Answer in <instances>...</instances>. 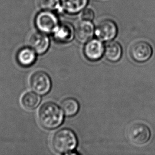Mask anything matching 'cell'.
<instances>
[{"instance_id": "6da1fadb", "label": "cell", "mask_w": 155, "mask_h": 155, "mask_svg": "<svg viewBox=\"0 0 155 155\" xmlns=\"http://www.w3.org/2000/svg\"><path fill=\"white\" fill-rule=\"evenodd\" d=\"M39 122L43 128L48 130L59 127L64 121V112L58 105L47 102L41 105L38 111Z\"/></svg>"}, {"instance_id": "7a4b0ae2", "label": "cell", "mask_w": 155, "mask_h": 155, "mask_svg": "<svg viewBox=\"0 0 155 155\" xmlns=\"http://www.w3.org/2000/svg\"><path fill=\"white\" fill-rule=\"evenodd\" d=\"M52 148L61 154H66L73 151L78 144V140L73 131L63 128L57 131L52 136L51 140Z\"/></svg>"}, {"instance_id": "3957f363", "label": "cell", "mask_w": 155, "mask_h": 155, "mask_svg": "<svg viewBox=\"0 0 155 155\" xmlns=\"http://www.w3.org/2000/svg\"><path fill=\"white\" fill-rule=\"evenodd\" d=\"M30 86L34 92L44 95L51 91L52 83L48 74L43 71H37L30 78Z\"/></svg>"}, {"instance_id": "277c9868", "label": "cell", "mask_w": 155, "mask_h": 155, "mask_svg": "<svg viewBox=\"0 0 155 155\" xmlns=\"http://www.w3.org/2000/svg\"><path fill=\"white\" fill-rule=\"evenodd\" d=\"M127 137L131 143L136 145H143L150 140L151 131L146 124L137 122L128 128Z\"/></svg>"}, {"instance_id": "5b68a950", "label": "cell", "mask_w": 155, "mask_h": 155, "mask_svg": "<svg viewBox=\"0 0 155 155\" xmlns=\"http://www.w3.org/2000/svg\"><path fill=\"white\" fill-rule=\"evenodd\" d=\"M129 54L134 61L143 63L151 58L153 54V49L149 43L141 40L135 42L130 47Z\"/></svg>"}, {"instance_id": "8992f818", "label": "cell", "mask_w": 155, "mask_h": 155, "mask_svg": "<svg viewBox=\"0 0 155 155\" xmlns=\"http://www.w3.org/2000/svg\"><path fill=\"white\" fill-rule=\"evenodd\" d=\"M35 23L38 29L43 33L54 32L59 25L56 15L46 10L37 15Z\"/></svg>"}, {"instance_id": "52a82bcc", "label": "cell", "mask_w": 155, "mask_h": 155, "mask_svg": "<svg viewBox=\"0 0 155 155\" xmlns=\"http://www.w3.org/2000/svg\"><path fill=\"white\" fill-rule=\"evenodd\" d=\"M95 35L102 41H111L115 38L117 33V28L115 22L109 19L100 21L95 28Z\"/></svg>"}, {"instance_id": "ba28073f", "label": "cell", "mask_w": 155, "mask_h": 155, "mask_svg": "<svg viewBox=\"0 0 155 155\" xmlns=\"http://www.w3.org/2000/svg\"><path fill=\"white\" fill-rule=\"evenodd\" d=\"M28 44L30 48L37 54H42L48 51L50 41L45 34L36 32L30 36Z\"/></svg>"}, {"instance_id": "9c48e42d", "label": "cell", "mask_w": 155, "mask_h": 155, "mask_svg": "<svg viewBox=\"0 0 155 155\" xmlns=\"http://www.w3.org/2000/svg\"><path fill=\"white\" fill-rule=\"evenodd\" d=\"M104 47L101 41L93 39L87 42L84 47V54L86 58L92 61L100 60L103 56Z\"/></svg>"}, {"instance_id": "30bf717a", "label": "cell", "mask_w": 155, "mask_h": 155, "mask_svg": "<svg viewBox=\"0 0 155 155\" xmlns=\"http://www.w3.org/2000/svg\"><path fill=\"white\" fill-rule=\"evenodd\" d=\"M94 28L90 21L84 20L78 23L76 28L75 35L79 42L85 43L92 38Z\"/></svg>"}, {"instance_id": "8fae6325", "label": "cell", "mask_w": 155, "mask_h": 155, "mask_svg": "<svg viewBox=\"0 0 155 155\" xmlns=\"http://www.w3.org/2000/svg\"><path fill=\"white\" fill-rule=\"evenodd\" d=\"M53 33L54 39L57 41L67 43L73 40L74 36V30L71 24L63 23L58 25Z\"/></svg>"}, {"instance_id": "7c38bea8", "label": "cell", "mask_w": 155, "mask_h": 155, "mask_svg": "<svg viewBox=\"0 0 155 155\" xmlns=\"http://www.w3.org/2000/svg\"><path fill=\"white\" fill-rule=\"evenodd\" d=\"M104 54L107 61L112 63L117 62L122 56L121 46L116 41L107 42L104 47Z\"/></svg>"}, {"instance_id": "4fadbf2b", "label": "cell", "mask_w": 155, "mask_h": 155, "mask_svg": "<svg viewBox=\"0 0 155 155\" xmlns=\"http://www.w3.org/2000/svg\"><path fill=\"white\" fill-rule=\"evenodd\" d=\"M17 57L20 65L23 67H29L36 61V52L31 48L25 47L18 51Z\"/></svg>"}, {"instance_id": "5bb4252c", "label": "cell", "mask_w": 155, "mask_h": 155, "mask_svg": "<svg viewBox=\"0 0 155 155\" xmlns=\"http://www.w3.org/2000/svg\"><path fill=\"white\" fill-rule=\"evenodd\" d=\"M41 102L39 95L33 92L25 93L21 97L22 107L27 110H32L38 107Z\"/></svg>"}, {"instance_id": "9a60e30c", "label": "cell", "mask_w": 155, "mask_h": 155, "mask_svg": "<svg viewBox=\"0 0 155 155\" xmlns=\"http://www.w3.org/2000/svg\"><path fill=\"white\" fill-rule=\"evenodd\" d=\"M61 5L65 11L75 14L82 11L87 4L88 0H61Z\"/></svg>"}, {"instance_id": "2e32d148", "label": "cell", "mask_w": 155, "mask_h": 155, "mask_svg": "<svg viewBox=\"0 0 155 155\" xmlns=\"http://www.w3.org/2000/svg\"><path fill=\"white\" fill-rule=\"evenodd\" d=\"M61 109L67 117H73L75 115L80 109V104L76 99L68 97L63 100L61 104Z\"/></svg>"}, {"instance_id": "e0dca14e", "label": "cell", "mask_w": 155, "mask_h": 155, "mask_svg": "<svg viewBox=\"0 0 155 155\" xmlns=\"http://www.w3.org/2000/svg\"><path fill=\"white\" fill-rule=\"evenodd\" d=\"M60 0H38L40 8L44 10H52L58 8Z\"/></svg>"}, {"instance_id": "ac0fdd59", "label": "cell", "mask_w": 155, "mask_h": 155, "mask_svg": "<svg viewBox=\"0 0 155 155\" xmlns=\"http://www.w3.org/2000/svg\"><path fill=\"white\" fill-rule=\"evenodd\" d=\"M94 17V13L91 9L86 8L82 13V18L84 20L91 21Z\"/></svg>"}]
</instances>
